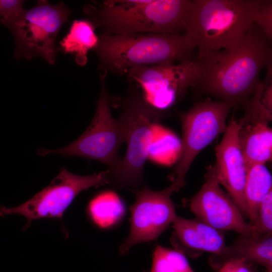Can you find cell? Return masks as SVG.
Listing matches in <instances>:
<instances>
[{
  "instance_id": "obj_1",
  "label": "cell",
  "mask_w": 272,
  "mask_h": 272,
  "mask_svg": "<svg viewBox=\"0 0 272 272\" xmlns=\"http://www.w3.org/2000/svg\"><path fill=\"white\" fill-rule=\"evenodd\" d=\"M192 88L198 94L245 105L256 90L261 70L272 63L270 40L254 24L234 50L198 51Z\"/></svg>"
},
{
  "instance_id": "obj_2",
  "label": "cell",
  "mask_w": 272,
  "mask_h": 272,
  "mask_svg": "<svg viewBox=\"0 0 272 272\" xmlns=\"http://www.w3.org/2000/svg\"><path fill=\"white\" fill-rule=\"evenodd\" d=\"M190 0L106 1L99 9L90 6L86 14L95 26L104 28V33L128 34L186 32Z\"/></svg>"
},
{
  "instance_id": "obj_3",
  "label": "cell",
  "mask_w": 272,
  "mask_h": 272,
  "mask_svg": "<svg viewBox=\"0 0 272 272\" xmlns=\"http://www.w3.org/2000/svg\"><path fill=\"white\" fill-rule=\"evenodd\" d=\"M196 47L189 36L164 33L109 34L94 49L100 68L125 73L139 66L177 63L194 59Z\"/></svg>"
},
{
  "instance_id": "obj_4",
  "label": "cell",
  "mask_w": 272,
  "mask_h": 272,
  "mask_svg": "<svg viewBox=\"0 0 272 272\" xmlns=\"http://www.w3.org/2000/svg\"><path fill=\"white\" fill-rule=\"evenodd\" d=\"M262 0H191L186 33L199 51H233L254 24Z\"/></svg>"
},
{
  "instance_id": "obj_5",
  "label": "cell",
  "mask_w": 272,
  "mask_h": 272,
  "mask_svg": "<svg viewBox=\"0 0 272 272\" xmlns=\"http://www.w3.org/2000/svg\"><path fill=\"white\" fill-rule=\"evenodd\" d=\"M165 115L150 106L140 93L131 89L123 102L119 117L124 123L127 149L117 168L110 172L109 184L135 190L144 185L143 171L148 159L152 127Z\"/></svg>"
},
{
  "instance_id": "obj_6",
  "label": "cell",
  "mask_w": 272,
  "mask_h": 272,
  "mask_svg": "<svg viewBox=\"0 0 272 272\" xmlns=\"http://www.w3.org/2000/svg\"><path fill=\"white\" fill-rule=\"evenodd\" d=\"M71 12L63 2L52 5L40 0L31 9H24L15 18L4 24L14 39L15 57L30 60L39 56L53 64L57 51L56 38Z\"/></svg>"
},
{
  "instance_id": "obj_7",
  "label": "cell",
  "mask_w": 272,
  "mask_h": 272,
  "mask_svg": "<svg viewBox=\"0 0 272 272\" xmlns=\"http://www.w3.org/2000/svg\"><path fill=\"white\" fill-rule=\"evenodd\" d=\"M106 73L101 75V89L94 116L85 132L70 145L57 149H38L37 154L44 156L58 154L65 157H81L97 160L109 167L110 172L118 166L121 145L125 142L124 123L112 115L109 98L105 84Z\"/></svg>"
},
{
  "instance_id": "obj_8",
  "label": "cell",
  "mask_w": 272,
  "mask_h": 272,
  "mask_svg": "<svg viewBox=\"0 0 272 272\" xmlns=\"http://www.w3.org/2000/svg\"><path fill=\"white\" fill-rule=\"evenodd\" d=\"M232 108L233 105L228 101L207 99L181 114L182 151L171 184L175 192L184 185L186 175L196 156L225 132L226 119Z\"/></svg>"
},
{
  "instance_id": "obj_9",
  "label": "cell",
  "mask_w": 272,
  "mask_h": 272,
  "mask_svg": "<svg viewBox=\"0 0 272 272\" xmlns=\"http://www.w3.org/2000/svg\"><path fill=\"white\" fill-rule=\"evenodd\" d=\"M110 171L81 176L62 168L50 184L30 199L18 207H0V217L11 214L24 216L27 226L41 218H61L64 212L81 192L91 187L109 184Z\"/></svg>"
},
{
  "instance_id": "obj_10",
  "label": "cell",
  "mask_w": 272,
  "mask_h": 272,
  "mask_svg": "<svg viewBox=\"0 0 272 272\" xmlns=\"http://www.w3.org/2000/svg\"><path fill=\"white\" fill-rule=\"evenodd\" d=\"M197 71L194 57L177 63L133 67L125 74L140 87L144 100L163 111L177 103L192 87Z\"/></svg>"
},
{
  "instance_id": "obj_11",
  "label": "cell",
  "mask_w": 272,
  "mask_h": 272,
  "mask_svg": "<svg viewBox=\"0 0 272 272\" xmlns=\"http://www.w3.org/2000/svg\"><path fill=\"white\" fill-rule=\"evenodd\" d=\"M133 192L136 199L130 207V229L120 247L121 254H126L138 243L157 239L177 216L170 197L175 192L171 185L159 191L152 190L144 185Z\"/></svg>"
},
{
  "instance_id": "obj_12",
  "label": "cell",
  "mask_w": 272,
  "mask_h": 272,
  "mask_svg": "<svg viewBox=\"0 0 272 272\" xmlns=\"http://www.w3.org/2000/svg\"><path fill=\"white\" fill-rule=\"evenodd\" d=\"M211 167L199 191L191 198L189 207L197 219L220 231H233L251 236L253 226L245 221L240 209L221 188Z\"/></svg>"
},
{
  "instance_id": "obj_13",
  "label": "cell",
  "mask_w": 272,
  "mask_h": 272,
  "mask_svg": "<svg viewBox=\"0 0 272 272\" xmlns=\"http://www.w3.org/2000/svg\"><path fill=\"white\" fill-rule=\"evenodd\" d=\"M238 121L233 117L227 126L224 136L216 148L215 174L220 184L236 203L243 215L248 217L244 196L247 168L241 150Z\"/></svg>"
},
{
  "instance_id": "obj_14",
  "label": "cell",
  "mask_w": 272,
  "mask_h": 272,
  "mask_svg": "<svg viewBox=\"0 0 272 272\" xmlns=\"http://www.w3.org/2000/svg\"><path fill=\"white\" fill-rule=\"evenodd\" d=\"M174 232L171 242L177 250L185 252H208L222 254L226 247L221 231L198 219H188L176 216L172 222Z\"/></svg>"
},
{
  "instance_id": "obj_15",
  "label": "cell",
  "mask_w": 272,
  "mask_h": 272,
  "mask_svg": "<svg viewBox=\"0 0 272 272\" xmlns=\"http://www.w3.org/2000/svg\"><path fill=\"white\" fill-rule=\"evenodd\" d=\"M234 258H244L264 267L266 272H272V233L257 238L239 235L222 254L211 256L209 263L216 270L224 262Z\"/></svg>"
},
{
  "instance_id": "obj_16",
  "label": "cell",
  "mask_w": 272,
  "mask_h": 272,
  "mask_svg": "<svg viewBox=\"0 0 272 272\" xmlns=\"http://www.w3.org/2000/svg\"><path fill=\"white\" fill-rule=\"evenodd\" d=\"M239 124V142L247 169L271 160L272 130L268 123L257 121Z\"/></svg>"
},
{
  "instance_id": "obj_17",
  "label": "cell",
  "mask_w": 272,
  "mask_h": 272,
  "mask_svg": "<svg viewBox=\"0 0 272 272\" xmlns=\"http://www.w3.org/2000/svg\"><path fill=\"white\" fill-rule=\"evenodd\" d=\"M95 27L89 20H76L68 33L60 42L61 49L65 52L74 54L77 64L85 65L87 62V54L95 49L99 38L95 32Z\"/></svg>"
},
{
  "instance_id": "obj_18",
  "label": "cell",
  "mask_w": 272,
  "mask_h": 272,
  "mask_svg": "<svg viewBox=\"0 0 272 272\" xmlns=\"http://www.w3.org/2000/svg\"><path fill=\"white\" fill-rule=\"evenodd\" d=\"M272 191V176L264 164L253 165L247 169L244 196L250 223H255L259 205Z\"/></svg>"
},
{
  "instance_id": "obj_19",
  "label": "cell",
  "mask_w": 272,
  "mask_h": 272,
  "mask_svg": "<svg viewBox=\"0 0 272 272\" xmlns=\"http://www.w3.org/2000/svg\"><path fill=\"white\" fill-rule=\"evenodd\" d=\"M181 151V141L178 136L159 122L155 123L148 159L157 164L170 166L178 162Z\"/></svg>"
},
{
  "instance_id": "obj_20",
  "label": "cell",
  "mask_w": 272,
  "mask_h": 272,
  "mask_svg": "<svg viewBox=\"0 0 272 272\" xmlns=\"http://www.w3.org/2000/svg\"><path fill=\"white\" fill-rule=\"evenodd\" d=\"M264 78L245 104L244 116L240 124L261 121L268 123L272 119V63L266 66Z\"/></svg>"
},
{
  "instance_id": "obj_21",
  "label": "cell",
  "mask_w": 272,
  "mask_h": 272,
  "mask_svg": "<svg viewBox=\"0 0 272 272\" xmlns=\"http://www.w3.org/2000/svg\"><path fill=\"white\" fill-rule=\"evenodd\" d=\"M89 210L95 223L104 228L116 224L125 213L123 201L112 191H103L94 197L89 203Z\"/></svg>"
},
{
  "instance_id": "obj_22",
  "label": "cell",
  "mask_w": 272,
  "mask_h": 272,
  "mask_svg": "<svg viewBox=\"0 0 272 272\" xmlns=\"http://www.w3.org/2000/svg\"><path fill=\"white\" fill-rule=\"evenodd\" d=\"M150 272H194L182 252L157 245Z\"/></svg>"
},
{
  "instance_id": "obj_23",
  "label": "cell",
  "mask_w": 272,
  "mask_h": 272,
  "mask_svg": "<svg viewBox=\"0 0 272 272\" xmlns=\"http://www.w3.org/2000/svg\"><path fill=\"white\" fill-rule=\"evenodd\" d=\"M252 225L251 237L257 238L272 233V191L260 202L257 219Z\"/></svg>"
},
{
  "instance_id": "obj_24",
  "label": "cell",
  "mask_w": 272,
  "mask_h": 272,
  "mask_svg": "<svg viewBox=\"0 0 272 272\" xmlns=\"http://www.w3.org/2000/svg\"><path fill=\"white\" fill-rule=\"evenodd\" d=\"M254 24L269 40L272 38V1L262 0L254 18Z\"/></svg>"
},
{
  "instance_id": "obj_25",
  "label": "cell",
  "mask_w": 272,
  "mask_h": 272,
  "mask_svg": "<svg viewBox=\"0 0 272 272\" xmlns=\"http://www.w3.org/2000/svg\"><path fill=\"white\" fill-rule=\"evenodd\" d=\"M24 1L0 0V22L4 24L16 17L24 10Z\"/></svg>"
},
{
  "instance_id": "obj_26",
  "label": "cell",
  "mask_w": 272,
  "mask_h": 272,
  "mask_svg": "<svg viewBox=\"0 0 272 272\" xmlns=\"http://www.w3.org/2000/svg\"><path fill=\"white\" fill-rule=\"evenodd\" d=\"M255 264L244 258H234L226 260L216 270L217 272H253Z\"/></svg>"
},
{
  "instance_id": "obj_27",
  "label": "cell",
  "mask_w": 272,
  "mask_h": 272,
  "mask_svg": "<svg viewBox=\"0 0 272 272\" xmlns=\"http://www.w3.org/2000/svg\"><path fill=\"white\" fill-rule=\"evenodd\" d=\"M253 272H259V271L257 270V268H256V267L255 268Z\"/></svg>"
}]
</instances>
